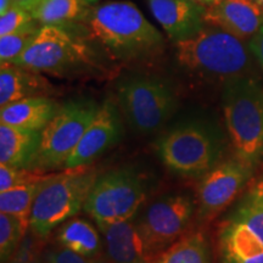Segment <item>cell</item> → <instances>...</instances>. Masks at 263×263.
Returning a JSON list of instances; mask_svg holds the SVG:
<instances>
[{
	"label": "cell",
	"instance_id": "obj_1",
	"mask_svg": "<svg viewBox=\"0 0 263 263\" xmlns=\"http://www.w3.org/2000/svg\"><path fill=\"white\" fill-rule=\"evenodd\" d=\"M78 29L118 61L153 57L163 47L162 34L128 2L91 6Z\"/></svg>",
	"mask_w": 263,
	"mask_h": 263
},
{
	"label": "cell",
	"instance_id": "obj_2",
	"mask_svg": "<svg viewBox=\"0 0 263 263\" xmlns=\"http://www.w3.org/2000/svg\"><path fill=\"white\" fill-rule=\"evenodd\" d=\"M78 28L41 26L14 64L55 77H77L104 72L100 55Z\"/></svg>",
	"mask_w": 263,
	"mask_h": 263
},
{
	"label": "cell",
	"instance_id": "obj_3",
	"mask_svg": "<svg viewBox=\"0 0 263 263\" xmlns=\"http://www.w3.org/2000/svg\"><path fill=\"white\" fill-rule=\"evenodd\" d=\"M174 54L177 62L192 74L224 83L249 74L254 57L241 39L210 25L193 37L174 42Z\"/></svg>",
	"mask_w": 263,
	"mask_h": 263
},
{
	"label": "cell",
	"instance_id": "obj_4",
	"mask_svg": "<svg viewBox=\"0 0 263 263\" xmlns=\"http://www.w3.org/2000/svg\"><path fill=\"white\" fill-rule=\"evenodd\" d=\"M222 103L234 155L256 168L263 161V85L249 74L227 81Z\"/></svg>",
	"mask_w": 263,
	"mask_h": 263
},
{
	"label": "cell",
	"instance_id": "obj_5",
	"mask_svg": "<svg viewBox=\"0 0 263 263\" xmlns=\"http://www.w3.org/2000/svg\"><path fill=\"white\" fill-rule=\"evenodd\" d=\"M224 139L218 128L205 121L174 126L156 141L161 162L183 177H201L222 161Z\"/></svg>",
	"mask_w": 263,
	"mask_h": 263
},
{
	"label": "cell",
	"instance_id": "obj_6",
	"mask_svg": "<svg viewBox=\"0 0 263 263\" xmlns=\"http://www.w3.org/2000/svg\"><path fill=\"white\" fill-rule=\"evenodd\" d=\"M98 177L89 166L64 170L42 183L33 203L29 229L42 241L62 223L78 215Z\"/></svg>",
	"mask_w": 263,
	"mask_h": 263
},
{
	"label": "cell",
	"instance_id": "obj_7",
	"mask_svg": "<svg viewBox=\"0 0 263 263\" xmlns=\"http://www.w3.org/2000/svg\"><path fill=\"white\" fill-rule=\"evenodd\" d=\"M147 196V182L132 167L111 170L97 177L83 210L95 224H111L134 218Z\"/></svg>",
	"mask_w": 263,
	"mask_h": 263
},
{
	"label": "cell",
	"instance_id": "obj_8",
	"mask_svg": "<svg viewBox=\"0 0 263 263\" xmlns=\"http://www.w3.org/2000/svg\"><path fill=\"white\" fill-rule=\"evenodd\" d=\"M116 99L121 112L138 133L159 130L177 108L172 88L154 76L134 74L116 85Z\"/></svg>",
	"mask_w": 263,
	"mask_h": 263
},
{
	"label": "cell",
	"instance_id": "obj_9",
	"mask_svg": "<svg viewBox=\"0 0 263 263\" xmlns=\"http://www.w3.org/2000/svg\"><path fill=\"white\" fill-rule=\"evenodd\" d=\"M98 108L99 105L90 99H74L61 105L42 130L41 144L29 170L50 173L64 168L65 162L89 127Z\"/></svg>",
	"mask_w": 263,
	"mask_h": 263
},
{
	"label": "cell",
	"instance_id": "obj_10",
	"mask_svg": "<svg viewBox=\"0 0 263 263\" xmlns=\"http://www.w3.org/2000/svg\"><path fill=\"white\" fill-rule=\"evenodd\" d=\"M195 211V201L189 194L170 193L147 203L134 221L150 252L157 258L186 234Z\"/></svg>",
	"mask_w": 263,
	"mask_h": 263
},
{
	"label": "cell",
	"instance_id": "obj_11",
	"mask_svg": "<svg viewBox=\"0 0 263 263\" xmlns=\"http://www.w3.org/2000/svg\"><path fill=\"white\" fill-rule=\"evenodd\" d=\"M255 170L235 156L221 161L200 177L196 189L197 216L209 219L226 209L252 178Z\"/></svg>",
	"mask_w": 263,
	"mask_h": 263
},
{
	"label": "cell",
	"instance_id": "obj_12",
	"mask_svg": "<svg viewBox=\"0 0 263 263\" xmlns=\"http://www.w3.org/2000/svg\"><path fill=\"white\" fill-rule=\"evenodd\" d=\"M122 122L117 106L112 101H105L98 108V112L83 137L68 156L64 170L87 167L103 155L105 151L116 145L123 133Z\"/></svg>",
	"mask_w": 263,
	"mask_h": 263
},
{
	"label": "cell",
	"instance_id": "obj_13",
	"mask_svg": "<svg viewBox=\"0 0 263 263\" xmlns=\"http://www.w3.org/2000/svg\"><path fill=\"white\" fill-rule=\"evenodd\" d=\"M206 25L215 26L245 41L263 26V3L259 0H219L205 6Z\"/></svg>",
	"mask_w": 263,
	"mask_h": 263
},
{
	"label": "cell",
	"instance_id": "obj_14",
	"mask_svg": "<svg viewBox=\"0 0 263 263\" xmlns=\"http://www.w3.org/2000/svg\"><path fill=\"white\" fill-rule=\"evenodd\" d=\"M104 241V256L107 263H155L141 236L134 218L128 221L97 224Z\"/></svg>",
	"mask_w": 263,
	"mask_h": 263
},
{
	"label": "cell",
	"instance_id": "obj_15",
	"mask_svg": "<svg viewBox=\"0 0 263 263\" xmlns=\"http://www.w3.org/2000/svg\"><path fill=\"white\" fill-rule=\"evenodd\" d=\"M159 24L173 42L184 41L206 26L205 6L194 0H147Z\"/></svg>",
	"mask_w": 263,
	"mask_h": 263
},
{
	"label": "cell",
	"instance_id": "obj_16",
	"mask_svg": "<svg viewBox=\"0 0 263 263\" xmlns=\"http://www.w3.org/2000/svg\"><path fill=\"white\" fill-rule=\"evenodd\" d=\"M55 91L52 84L39 72L15 64H2L0 67V106L22 99L49 97Z\"/></svg>",
	"mask_w": 263,
	"mask_h": 263
},
{
	"label": "cell",
	"instance_id": "obj_17",
	"mask_svg": "<svg viewBox=\"0 0 263 263\" xmlns=\"http://www.w3.org/2000/svg\"><path fill=\"white\" fill-rule=\"evenodd\" d=\"M60 105L49 97H34L8 104L0 111V123L29 130H43Z\"/></svg>",
	"mask_w": 263,
	"mask_h": 263
},
{
	"label": "cell",
	"instance_id": "obj_18",
	"mask_svg": "<svg viewBox=\"0 0 263 263\" xmlns=\"http://www.w3.org/2000/svg\"><path fill=\"white\" fill-rule=\"evenodd\" d=\"M218 250L221 263H263V245L229 218L219 230Z\"/></svg>",
	"mask_w": 263,
	"mask_h": 263
},
{
	"label": "cell",
	"instance_id": "obj_19",
	"mask_svg": "<svg viewBox=\"0 0 263 263\" xmlns=\"http://www.w3.org/2000/svg\"><path fill=\"white\" fill-rule=\"evenodd\" d=\"M41 130L22 129L0 123V163L31 168L41 144Z\"/></svg>",
	"mask_w": 263,
	"mask_h": 263
},
{
	"label": "cell",
	"instance_id": "obj_20",
	"mask_svg": "<svg viewBox=\"0 0 263 263\" xmlns=\"http://www.w3.org/2000/svg\"><path fill=\"white\" fill-rule=\"evenodd\" d=\"M55 240L59 245L80 255L88 257L104 256V241L100 229L85 218L74 216L62 223L57 229Z\"/></svg>",
	"mask_w": 263,
	"mask_h": 263
},
{
	"label": "cell",
	"instance_id": "obj_21",
	"mask_svg": "<svg viewBox=\"0 0 263 263\" xmlns=\"http://www.w3.org/2000/svg\"><path fill=\"white\" fill-rule=\"evenodd\" d=\"M90 4L91 0H42L31 14L41 26L78 28L89 12Z\"/></svg>",
	"mask_w": 263,
	"mask_h": 263
},
{
	"label": "cell",
	"instance_id": "obj_22",
	"mask_svg": "<svg viewBox=\"0 0 263 263\" xmlns=\"http://www.w3.org/2000/svg\"><path fill=\"white\" fill-rule=\"evenodd\" d=\"M155 263H212L211 246L200 230L186 233L164 250Z\"/></svg>",
	"mask_w": 263,
	"mask_h": 263
},
{
	"label": "cell",
	"instance_id": "obj_23",
	"mask_svg": "<svg viewBox=\"0 0 263 263\" xmlns=\"http://www.w3.org/2000/svg\"><path fill=\"white\" fill-rule=\"evenodd\" d=\"M228 218L241 224L263 245V177L246 192Z\"/></svg>",
	"mask_w": 263,
	"mask_h": 263
},
{
	"label": "cell",
	"instance_id": "obj_24",
	"mask_svg": "<svg viewBox=\"0 0 263 263\" xmlns=\"http://www.w3.org/2000/svg\"><path fill=\"white\" fill-rule=\"evenodd\" d=\"M43 182L44 180L22 184L0 193V212L16 216L29 223L33 203Z\"/></svg>",
	"mask_w": 263,
	"mask_h": 263
},
{
	"label": "cell",
	"instance_id": "obj_25",
	"mask_svg": "<svg viewBox=\"0 0 263 263\" xmlns=\"http://www.w3.org/2000/svg\"><path fill=\"white\" fill-rule=\"evenodd\" d=\"M29 223L18 217L0 212V259L8 262L26 238Z\"/></svg>",
	"mask_w": 263,
	"mask_h": 263
},
{
	"label": "cell",
	"instance_id": "obj_26",
	"mask_svg": "<svg viewBox=\"0 0 263 263\" xmlns=\"http://www.w3.org/2000/svg\"><path fill=\"white\" fill-rule=\"evenodd\" d=\"M41 25L35 24L11 34L0 37V61L2 64H14L34 39Z\"/></svg>",
	"mask_w": 263,
	"mask_h": 263
},
{
	"label": "cell",
	"instance_id": "obj_27",
	"mask_svg": "<svg viewBox=\"0 0 263 263\" xmlns=\"http://www.w3.org/2000/svg\"><path fill=\"white\" fill-rule=\"evenodd\" d=\"M51 173H42L29 168H21V167H12L8 164L0 163V193L5 192L22 184L42 182L48 179Z\"/></svg>",
	"mask_w": 263,
	"mask_h": 263
},
{
	"label": "cell",
	"instance_id": "obj_28",
	"mask_svg": "<svg viewBox=\"0 0 263 263\" xmlns=\"http://www.w3.org/2000/svg\"><path fill=\"white\" fill-rule=\"evenodd\" d=\"M42 263H107L105 256L100 257H88L71 251V250L59 245L58 242L49 245L42 251Z\"/></svg>",
	"mask_w": 263,
	"mask_h": 263
},
{
	"label": "cell",
	"instance_id": "obj_29",
	"mask_svg": "<svg viewBox=\"0 0 263 263\" xmlns=\"http://www.w3.org/2000/svg\"><path fill=\"white\" fill-rule=\"evenodd\" d=\"M35 24L38 22L33 18L31 11L14 4L8 11L0 15V37L21 31Z\"/></svg>",
	"mask_w": 263,
	"mask_h": 263
},
{
	"label": "cell",
	"instance_id": "obj_30",
	"mask_svg": "<svg viewBox=\"0 0 263 263\" xmlns=\"http://www.w3.org/2000/svg\"><path fill=\"white\" fill-rule=\"evenodd\" d=\"M41 239L35 235L26 236L21 246H20L15 255L5 263H42V248Z\"/></svg>",
	"mask_w": 263,
	"mask_h": 263
},
{
	"label": "cell",
	"instance_id": "obj_31",
	"mask_svg": "<svg viewBox=\"0 0 263 263\" xmlns=\"http://www.w3.org/2000/svg\"><path fill=\"white\" fill-rule=\"evenodd\" d=\"M249 47L250 50L252 52V55H254V58L258 61V64L261 66L263 71V26L254 37L251 38Z\"/></svg>",
	"mask_w": 263,
	"mask_h": 263
},
{
	"label": "cell",
	"instance_id": "obj_32",
	"mask_svg": "<svg viewBox=\"0 0 263 263\" xmlns=\"http://www.w3.org/2000/svg\"><path fill=\"white\" fill-rule=\"evenodd\" d=\"M41 2L42 0H14V4L25 10H28V11H32Z\"/></svg>",
	"mask_w": 263,
	"mask_h": 263
},
{
	"label": "cell",
	"instance_id": "obj_33",
	"mask_svg": "<svg viewBox=\"0 0 263 263\" xmlns=\"http://www.w3.org/2000/svg\"><path fill=\"white\" fill-rule=\"evenodd\" d=\"M14 5V0H0V15L4 14Z\"/></svg>",
	"mask_w": 263,
	"mask_h": 263
},
{
	"label": "cell",
	"instance_id": "obj_34",
	"mask_svg": "<svg viewBox=\"0 0 263 263\" xmlns=\"http://www.w3.org/2000/svg\"><path fill=\"white\" fill-rule=\"evenodd\" d=\"M194 2L199 3V4H201L203 6H210L212 4H216V3L219 2V0H194Z\"/></svg>",
	"mask_w": 263,
	"mask_h": 263
},
{
	"label": "cell",
	"instance_id": "obj_35",
	"mask_svg": "<svg viewBox=\"0 0 263 263\" xmlns=\"http://www.w3.org/2000/svg\"><path fill=\"white\" fill-rule=\"evenodd\" d=\"M259 2H262V3H263V0H259Z\"/></svg>",
	"mask_w": 263,
	"mask_h": 263
}]
</instances>
